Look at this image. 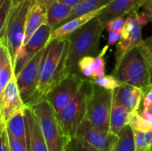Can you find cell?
<instances>
[{
    "label": "cell",
    "mask_w": 152,
    "mask_h": 151,
    "mask_svg": "<svg viewBox=\"0 0 152 151\" xmlns=\"http://www.w3.org/2000/svg\"><path fill=\"white\" fill-rule=\"evenodd\" d=\"M69 44V41L66 36L52 40L45 47L37 87L41 98H45L48 92L69 73L67 69Z\"/></svg>",
    "instance_id": "6da1fadb"
},
{
    "label": "cell",
    "mask_w": 152,
    "mask_h": 151,
    "mask_svg": "<svg viewBox=\"0 0 152 151\" xmlns=\"http://www.w3.org/2000/svg\"><path fill=\"white\" fill-rule=\"evenodd\" d=\"M105 29L98 17L94 18L67 37L69 38V52L67 69L69 73H77V63L85 56H96L99 54L100 39Z\"/></svg>",
    "instance_id": "7a4b0ae2"
},
{
    "label": "cell",
    "mask_w": 152,
    "mask_h": 151,
    "mask_svg": "<svg viewBox=\"0 0 152 151\" xmlns=\"http://www.w3.org/2000/svg\"><path fill=\"white\" fill-rule=\"evenodd\" d=\"M150 65L146 54L140 45L131 49L114 68V75L120 83L132 85L141 88L145 93L151 88Z\"/></svg>",
    "instance_id": "3957f363"
},
{
    "label": "cell",
    "mask_w": 152,
    "mask_h": 151,
    "mask_svg": "<svg viewBox=\"0 0 152 151\" xmlns=\"http://www.w3.org/2000/svg\"><path fill=\"white\" fill-rule=\"evenodd\" d=\"M31 3L32 0H22L13 4L0 36V42L7 47L13 64L23 43L26 19Z\"/></svg>",
    "instance_id": "277c9868"
},
{
    "label": "cell",
    "mask_w": 152,
    "mask_h": 151,
    "mask_svg": "<svg viewBox=\"0 0 152 151\" xmlns=\"http://www.w3.org/2000/svg\"><path fill=\"white\" fill-rule=\"evenodd\" d=\"M36 114L49 151H63L69 142L64 135L56 113L46 99H41L28 106Z\"/></svg>",
    "instance_id": "5b68a950"
},
{
    "label": "cell",
    "mask_w": 152,
    "mask_h": 151,
    "mask_svg": "<svg viewBox=\"0 0 152 151\" xmlns=\"http://www.w3.org/2000/svg\"><path fill=\"white\" fill-rule=\"evenodd\" d=\"M91 87V81L89 79H85L80 90L75 97L58 114H56L62 132L69 141L76 136L78 126L86 117L87 98Z\"/></svg>",
    "instance_id": "8992f818"
},
{
    "label": "cell",
    "mask_w": 152,
    "mask_h": 151,
    "mask_svg": "<svg viewBox=\"0 0 152 151\" xmlns=\"http://www.w3.org/2000/svg\"><path fill=\"white\" fill-rule=\"evenodd\" d=\"M114 92L92 83L87 98L86 118L94 126L105 132H110V117Z\"/></svg>",
    "instance_id": "52a82bcc"
},
{
    "label": "cell",
    "mask_w": 152,
    "mask_h": 151,
    "mask_svg": "<svg viewBox=\"0 0 152 151\" xmlns=\"http://www.w3.org/2000/svg\"><path fill=\"white\" fill-rule=\"evenodd\" d=\"M44 50L37 53L23 68L15 75L16 83L20 97L25 106H30L41 99L38 93V77L39 67L43 57Z\"/></svg>",
    "instance_id": "ba28073f"
},
{
    "label": "cell",
    "mask_w": 152,
    "mask_h": 151,
    "mask_svg": "<svg viewBox=\"0 0 152 151\" xmlns=\"http://www.w3.org/2000/svg\"><path fill=\"white\" fill-rule=\"evenodd\" d=\"M85 78L77 73H69L45 95L46 99L58 114L80 90Z\"/></svg>",
    "instance_id": "9c48e42d"
},
{
    "label": "cell",
    "mask_w": 152,
    "mask_h": 151,
    "mask_svg": "<svg viewBox=\"0 0 152 151\" xmlns=\"http://www.w3.org/2000/svg\"><path fill=\"white\" fill-rule=\"evenodd\" d=\"M138 12L134 11L126 17V24L121 31V36L117 44L115 53V67L121 61L124 55L131 49L138 46L142 41V25L138 20Z\"/></svg>",
    "instance_id": "30bf717a"
},
{
    "label": "cell",
    "mask_w": 152,
    "mask_h": 151,
    "mask_svg": "<svg viewBox=\"0 0 152 151\" xmlns=\"http://www.w3.org/2000/svg\"><path fill=\"white\" fill-rule=\"evenodd\" d=\"M52 30L53 29L46 23L43 24L31 36L28 41L20 48L13 64L15 75L18 74L37 53L45 49L48 44Z\"/></svg>",
    "instance_id": "8fae6325"
},
{
    "label": "cell",
    "mask_w": 152,
    "mask_h": 151,
    "mask_svg": "<svg viewBox=\"0 0 152 151\" xmlns=\"http://www.w3.org/2000/svg\"><path fill=\"white\" fill-rule=\"evenodd\" d=\"M76 136L100 151H111L118 136L94 126L86 117L77 128Z\"/></svg>",
    "instance_id": "7c38bea8"
},
{
    "label": "cell",
    "mask_w": 152,
    "mask_h": 151,
    "mask_svg": "<svg viewBox=\"0 0 152 151\" xmlns=\"http://www.w3.org/2000/svg\"><path fill=\"white\" fill-rule=\"evenodd\" d=\"M25 104L20 97L16 78L13 77L4 89L0 93V118L5 123L19 110L24 109Z\"/></svg>",
    "instance_id": "4fadbf2b"
},
{
    "label": "cell",
    "mask_w": 152,
    "mask_h": 151,
    "mask_svg": "<svg viewBox=\"0 0 152 151\" xmlns=\"http://www.w3.org/2000/svg\"><path fill=\"white\" fill-rule=\"evenodd\" d=\"M24 117L26 121L27 151H49L38 119L30 107L25 106Z\"/></svg>",
    "instance_id": "5bb4252c"
},
{
    "label": "cell",
    "mask_w": 152,
    "mask_h": 151,
    "mask_svg": "<svg viewBox=\"0 0 152 151\" xmlns=\"http://www.w3.org/2000/svg\"><path fill=\"white\" fill-rule=\"evenodd\" d=\"M142 0H111L97 16L99 20L106 23L116 17H126L134 11H139Z\"/></svg>",
    "instance_id": "9a60e30c"
},
{
    "label": "cell",
    "mask_w": 152,
    "mask_h": 151,
    "mask_svg": "<svg viewBox=\"0 0 152 151\" xmlns=\"http://www.w3.org/2000/svg\"><path fill=\"white\" fill-rule=\"evenodd\" d=\"M46 11L47 7L43 3L37 0H32L26 19L25 34L22 45L28 41L31 36L43 24L46 23Z\"/></svg>",
    "instance_id": "2e32d148"
},
{
    "label": "cell",
    "mask_w": 152,
    "mask_h": 151,
    "mask_svg": "<svg viewBox=\"0 0 152 151\" xmlns=\"http://www.w3.org/2000/svg\"><path fill=\"white\" fill-rule=\"evenodd\" d=\"M114 96L130 111H138L144 93L137 86L121 83L115 90Z\"/></svg>",
    "instance_id": "e0dca14e"
},
{
    "label": "cell",
    "mask_w": 152,
    "mask_h": 151,
    "mask_svg": "<svg viewBox=\"0 0 152 151\" xmlns=\"http://www.w3.org/2000/svg\"><path fill=\"white\" fill-rule=\"evenodd\" d=\"M103 10V8L95 10L92 12L76 17L67 22H64L62 24H61L60 26H58L57 28H55L54 29L52 30L50 37H49V41L54 40V39H58V38H62V37H66L68 36L69 34H71L72 32H74L75 30H77V28H79L80 27H82L83 25H85L86 23H87L88 21H90L91 20H93L94 18L97 17L99 15V13Z\"/></svg>",
    "instance_id": "ac0fdd59"
},
{
    "label": "cell",
    "mask_w": 152,
    "mask_h": 151,
    "mask_svg": "<svg viewBox=\"0 0 152 151\" xmlns=\"http://www.w3.org/2000/svg\"><path fill=\"white\" fill-rule=\"evenodd\" d=\"M129 114L130 110L113 96L110 117V133L118 135V133L128 125Z\"/></svg>",
    "instance_id": "d6986e66"
},
{
    "label": "cell",
    "mask_w": 152,
    "mask_h": 151,
    "mask_svg": "<svg viewBox=\"0 0 152 151\" xmlns=\"http://www.w3.org/2000/svg\"><path fill=\"white\" fill-rule=\"evenodd\" d=\"M72 9L73 8H71L68 4L59 0H55L47 7L46 24L52 29H54L67 19Z\"/></svg>",
    "instance_id": "ffe728a7"
},
{
    "label": "cell",
    "mask_w": 152,
    "mask_h": 151,
    "mask_svg": "<svg viewBox=\"0 0 152 151\" xmlns=\"http://www.w3.org/2000/svg\"><path fill=\"white\" fill-rule=\"evenodd\" d=\"M15 77L13 62L7 47L0 42V93Z\"/></svg>",
    "instance_id": "44dd1931"
},
{
    "label": "cell",
    "mask_w": 152,
    "mask_h": 151,
    "mask_svg": "<svg viewBox=\"0 0 152 151\" xmlns=\"http://www.w3.org/2000/svg\"><path fill=\"white\" fill-rule=\"evenodd\" d=\"M5 128L9 134L26 145V121L24 109L16 112L5 123Z\"/></svg>",
    "instance_id": "7402d4cb"
},
{
    "label": "cell",
    "mask_w": 152,
    "mask_h": 151,
    "mask_svg": "<svg viewBox=\"0 0 152 151\" xmlns=\"http://www.w3.org/2000/svg\"><path fill=\"white\" fill-rule=\"evenodd\" d=\"M110 1L111 0H84L72 9L69 15L67 17V19L62 23L67 22L76 17L92 12L95 10L104 8Z\"/></svg>",
    "instance_id": "603a6c76"
},
{
    "label": "cell",
    "mask_w": 152,
    "mask_h": 151,
    "mask_svg": "<svg viewBox=\"0 0 152 151\" xmlns=\"http://www.w3.org/2000/svg\"><path fill=\"white\" fill-rule=\"evenodd\" d=\"M118 139L111 151H135V143L133 129L126 125L117 135Z\"/></svg>",
    "instance_id": "cb8c5ba5"
},
{
    "label": "cell",
    "mask_w": 152,
    "mask_h": 151,
    "mask_svg": "<svg viewBox=\"0 0 152 151\" xmlns=\"http://www.w3.org/2000/svg\"><path fill=\"white\" fill-rule=\"evenodd\" d=\"M128 125L134 131L144 133L152 131V123L142 117L138 111H130Z\"/></svg>",
    "instance_id": "d4e9b609"
},
{
    "label": "cell",
    "mask_w": 152,
    "mask_h": 151,
    "mask_svg": "<svg viewBox=\"0 0 152 151\" xmlns=\"http://www.w3.org/2000/svg\"><path fill=\"white\" fill-rule=\"evenodd\" d=\"M133 132L135 151H152V131L144 133L133 130Z\"/></svg>",
    "instance_id": "484cf974"
},
{
    "label": "cell",
    "mask_w": 152,
    "mask_h": 151,
    "mask_svg": "<svg viewBox=\"0 0 152 151\" xmlns=\"http://www.w3.org/2000/svg\"><path fill=\"white\" fill-rule=\"evenodd\" d=\"M77 72L85 79H92L94 74V56H85L77 63Z\"/></svg>",
    "instance_id": "4316f807"
},
{
    "label": "cell",
    "mask_w": 152,
    "mask_h": 151,
    "mask_svg": "<svg viewBox=\"0 0 152 151\" xmlns=\"http://www.w3.org/2000/svg\"><path fill=\"white\" fill-rule=\"evenodd\" d=\"M89 80L97 86L111 91H115L121 84L114 75H104L102 77L92 78Z\"/></svg>",
    "instance_id": "83f0119b"
},
{
    "label": "cell",
    "mask_w": 152,
    "mask_h": 151,
    "mask_svg": "<svg viewBox=\"0 0 152 151\" xmlns=\"http://www.w3.org/2000/svg\"><path fill=\"white\" fill-rule=\"evenodd\" d=\"M110 46L106 45L102 52L99 53L98 55H96L94 57V74L93 78L95 77H102L104 75H106V63H105V60H104V55L107 52V50L109 49Z\"/></svg>",
    "instance_id": "f1b7e54d"
},
{
    "label": "cell",
    "mask_w": 152,
    "mask_h": 151,
    "mask_svg": "<svg viewBox=\"0 0 152 151\" xmlns=\"http://www.w3.org/2000/svg\"><path fill=\"white\" fill-rule=\"evenodd\" d=\"M13 5V0H4L0 6V36L4 28L10 11Z\"/></svg>",
    "instance_id": "f546056e"
},
{
    "label": "cell",
    "mask_w": 152,
    "mask_h": 151,
    "mask_svg": "<svg viewBox=\"0 0 152 151\" xmlns=\"http://www.w3.org/2000/svg\"><path fill=\"white\" fill-rule=\"evenodd\" d=\"M69 142L72 151H100L92 147L90 144H88L87 142H86L84 140H82L77 136L72 138Z\"/></svg>",
    "instance_id": "4dcf8cb0"
},
{
    "label": "cell",
    "mask_w": 152,
    "mask_h": 151,
    "mask_svg": "<svg viewBox=\"0 0 152 151\" xmlns=\"http://www.w3.org/2000/svg\"><path fill=\"white\" fill-rule=\"evenodd\" d=\"M126 17H123V16L113 18L106 23L105 28L108 30V32L110 31L121 32L126 24Z\"/></svg>",
    "instance_id": "1f68e13d"
},
{
    "label": "cell",
    "mask_w": 152,
    "mask_h": 151,
    "mask_svg": "<svg viewBox=\"0 0 152 151\" xmlns=\"http://www.w3.org/2000/svg\"><path fill=\"white\" fill-rule=\"evenodd\" d=\"M8 134V140H9V148L10 151H27V146L20 142L19 140L15 139L11 134Z\"/></svg>",
    "instance_id": "d6a6232c"
},
{
    "label": "cell",
    "mask_w": 152,
    "mask_h": 151,
    "mask_svg": "<svg viewBox=\"0 0 152 151\" xmlns=\"http://www.w3.org/2000/svg\"><path fill=\"white\" fill-rule=\"evenodd\" d=\"M141 46V48L142 49V51L144 52V53L146 54L148 60L150 61V62H152V36L146 38V39H142V41L141 42V44H139Z\"/></svg>",
    "instance_id": "836d02e7"
},
{
    "label": "cell",
    "mask_w": 152,
    "mask_h": 151,
    "mask_svg": "<svg viewBox=\"0 0 152 151\" xmlns=\"http://www.w3.org/2000/svg\"><path fill=\"white\" fill-rule=\"evenodd\" d=\"M0 151H10L8 134H7L5 125L3 128L1 135H0Z\"/></svg>",
    "instance_id": "e575fe53"
},
{
    "label": "cell",
    "mask_w": 152,
    "mask_h": 151,
    "mask_svg": "<svg viewBox=\"0 0 152 151\" xmlns=\"http://www.w3.org/2000/svg\"><path fill=\"white\" fill-rule=\"evenodd\" d=\"M141 8L152 21V0H142Z\"/></svg>",
    "instance_id": "d590c367"
},
{
    "label": "cell",
    "mask_w": 152,
    "mask_h": 151,
    "mask_svg": "<svg viewBox=\"0 0 152 151\" xmlns=\"http://www.w3.org/2000/svg\"><path fill=\"white\" fill-rule=\"evenodd\" d=\"M120 36H121V32H117V31L109 32L107 45L108 46H112V45L118 44L119 39H120Z\"/></svg>",
    "instance_id": "8d00e7d4"
},
{
    "label": "cell",
    "mask_w": 152,
    "mask_h": 151,
    "mask_svg": "<svg viewBox=\"0 0 152 151\" xmlns=\"http://www.w3.org/2000/svg\"><path fill=\"white\" fill-rule=\"evenodd\" d=\"M143 109H150L152 107V88L144 93L142 99Z\"/></svg>",
    "instance_id": "74e56055"
},
{
    "label": "cell",
    "mask_w": 152,
    "mask_h": 151,
    "mask_svg": "<svg viewBox=\"0 0 152 151\" xmlns=\"http://www.w3.org/2000/svg\"><path fill=\"white\" fill-rule=\"evenodd\" d=\"M138 20H139V21H140V23H141V25H142V27H143V26H145L151 20H150V18L143 12H138Z\"/></svg>",
    "instance_id": "f35d334b"
},
{
    "label": "cell",
    "mask_w": 152,
    "mask_h": 151,
    "mask_svg": "<svg viewBox=\"0 0 152 151\" xmlns=\"http://www.w3.org/2000/svg\"><path fill=\"white\" fill-rule=\"evenodd\" d=\"M59 1H61V2H62V3L68 4V5L70 6L71 8H74L76 5H77L79 3H81V2L84 1V0H59Z\"/></svg>",
    "instance_id": "ab89813d"
},
{
    "label": "cell",
    "mask_w": 152,
    "mask_h": 151,
    "mask_svg": "<svg viewBox=\"0 0 152 151\" xmlns=\"http://www.w3.org/2000/svg\"><path fill=\"white\" fill-rule=\"evenodd\" d=\"M150 85L151 88H152V62L150 65Z\"/></svg>",
    "instance_id": "60d3db41"
},
{
    "label": "cell",
    "mask_w": 152,
    "mask_h": 151,
    "mask_svg": "<svg viewBox=\"0 0 152 151\" xmlns=\"http://www.w3.org/2000/svg\"><path fill=\"white\" fill-rule=\"evenodd\" d=\"M54 1H55V0H45V5L46 7H48V6H49L52 3H53Z\"/></svg>",
    "instance_id": "b9f144b4"
},
{
    "label": "cell",
    "mask_w": 152,
    "mask_h": 151,
    "mask_svg": "<svg viewBox=\"0 0 152 151\" xmlns=\"http://www.w3.org/2000/svg\"><path fill=\"white\" fill-rule=\"evenodd\" d=\"M63 151H72V150H71V149H70V145H69V142H68V143L66 144V146H65V148H64Z\"/></svg>",
    "instance_id": "7bdbcfd3"
},
{
    "label": "cell",
    "mask_w": 152,
    "mask_h": 151,
    "mask_svg": "<svg viewBox=\"0 0 152 151\" xmlns=\"http://www.w3.org/2000/svg\"><path fill=\"white\" fill-rule=\"evenodd\" d=\"M4 124L2 122V121H0V135H1V133H2V130H3V128L4 127Z\"/></svg>",
    "instance_id": "ee69618b"
},
{
    "label": "cell",
    "mask_w": 152,
    "mask_h": 151,
    "mask_svg": "<svg viewBox=\"0 0 152 151\" xmlns=\"http://www.w3.org/2000/svg\"><path fill=\"white\" fill-rule=\"evenodd\" d=\"M20 1H22V0H13V4H17V3H19Z\"/></svg>",
    "instance_id": "f6af8a7d"
},
{
    "label": "cell",
    "mask_w": 152,
    "mask_h": 151,
    "mask_svg": "<svg viewBox=\"0 0 152 151\" xmlns=\"http://www.w3.org/2000/svg\"><path fill=\"white\" fill-rule=\"evenodd\" d=\"M147 109L148 111H150L151 113H152V107L151 108H150V109Z\"/></svg>",
    "instance_id": "bcb514c9"
},
{
    "label": "cell",
    "mask_w": 152,
    "mask_h": 151,
    "mask_svg": "<svg viewBox=\"0 0 152 151\" xmlns=\"http://www.w3.org/2000/svg\"><path fill=\"white\" fill-rule=\"evenodd\" d=\"M37 1H39V2H41V3H43V4H45V0H37Z\"/></svg>",
    "instance_id": "7dc6e473"
},
{
    "label": "cell",
    "mask_w": 152,
    "mask_h": 151,
    "mask_svg": "<svg viewBox=\"0 0 152 151\" xmlns=\"http://www.w3.org/2000/svg\"><path fill=\"white\" fill-rule=\"evenodd\" d=\"M3 1H4V0H0V6H1V4H2V3H3Z\"/></svg>",
    "instance_id": "c3c4849f"
},
{
    "label": "cell",
    "mask_w": 152,
    "mask_h": 151,
    "mask_svg": "<svg viewBox=\"0 0 152 151\" xmlns=\"http://www.w3.org/2000/svg\"><path fill=\"white\" fill-rule=\"evenodd\" d=\"M0 121H1V118H0Z\"/></svg>",
    "instance_id": "681fc988"
}]
</instances>
